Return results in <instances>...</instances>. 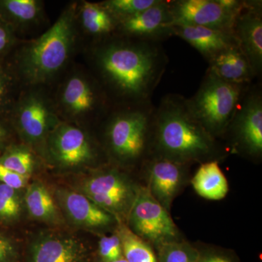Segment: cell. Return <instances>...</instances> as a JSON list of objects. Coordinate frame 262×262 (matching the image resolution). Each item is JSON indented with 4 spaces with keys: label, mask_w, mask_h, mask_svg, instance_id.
I'll list each match as a JSON object with an SVG mask.
<instances>
[{
    "label": "cell",
    "mask_w": 262,
    "mask_h": 262,
    "mask_svg": "<svg viewBox=\"0 0 262 262\" xmlns=\"http://www.w3.org/2000/svg\"><path fill=\"white\" fill-rule=\"evenodd\" d=\"M122 37L98 48V70L105 83L127 104L151 101L166 71L168 56L162 42Z\"/></svg>",
    "instance_id": "obj_1"
},
{
    "label": "cell",
    "mask_w": 262,
    "mask_h": 262,
    "mask_svg": "<svg viewBox=\"0 0 262 262\" xmlns=\"http://www.w3.org/2000/svg\"><path fill=\"white\" fill-rule=\"evenodd\" d=\"M153 155L183 164L218 160L220 147L193 115L187 98L165 95L155 112Z\"/></svg>",
    "instance_id": "obj_2"
},
{
    "label": "cell",
    "mask_w": 262,
    "mask_h": 262,
    "mask_svg": "<svg viewBox=\"0 0 262 262\" xmlns=\"http://www.w3.org/2000/svg\"><path fill=\"white\" fill-rule=\"evenodd\" d=\"M75 7L71 5L45 34L23 50L20 71L32 83L46 82L63 67L75 38Z\"/></svg>",
    "instance_id": "obj_3"
},
{
    "label": "cell",
    "mask_w": 262,
    "mask_h": 262,
    "mask_svg": "<svg viewBox=\"0 0 262 262\" xmlns=\"http://www.w3.org/2000/svg\"><path fill=\"white\" fill-rule=\"evenodd\" d=\"M156 106L151 101L117 110L106 127L110 153L122 163H135L152 150Z\"/></svg>",
    "instance_id": "obj_4"
},
{
    "label": "cell",
    "mask_w": 262,
    "mask_h": 262,
    "mask_svg": "<svg viewBox=\"0 0 262 262\" xmlns=\"http://www.w3.org/2000/svg\"><path fill=\"white\" fill-rule=\"evenodd\" d=\"M249 84L227 82L207 70L199 89L187 102L193 115L212 137L225 135Z\"/></svg>",
    "instance_id": "obj_5"
},
{
    "label": "cell",
    "mask_w": 262,
    "mask_h": 262,
    "mask_svg": "<svg viewBox=\"0 0 262 262\" xmlns=\"http://www.w3.org/2000/svg\"><path fill=\"white\" fill-rule=\"evenodd\" d=\"M139 188L126 174L116 168H106L82 179L78 192L122 223L128 218Z\"/></svg>",
    "instance_id": "obj_6"
},
{
    "label": "cell",
    "mask_w": 262,
    "mask_h": 262,
    "mask_svg": "<svg viewBox=\"0 0 262 262\" xmlns=\"http://www.w3.org/2000/svg\"><path fill=\"white\" fill-rule=\"evenodd\" d=\"M226 134L234 149L253 158L262 155L261 84L251 83L245 91Z\"/></svg>",
    "instance_id": "obj_7"
},
{
    "label": "cell",
    "mask_w": 262,
    "mask_h": 262,
    "mask_svg": "<svg viewBox=\"0 0 262 262\" xmlns=\"http://www.w3.org/2000/svg\"><path fill=\"white\" fill-rule=\"evenodd\" d=\"M130 230L146 243L160 245L179 241V232L169 212L140 187L127 218Z\"/></svg>",
    "instance_id": "obj_8"
},
{
    "label": "cell",
    "mask_w": 262,
    "mask_h": 262,
    "mask_svg": "<svg viewBox=\"0 0 262 262\" xmlns=\"http://www.w3.org/2000/svg\"><path fill=\"white\" fill-rule=\"evenodd\" d=\"M168 4L171 27L193 26L233 32L236 17L241 12L226 9L217 0H173Z\"/></svg>",
    "instance_id": "obj_9"
},
{
    "label": "cell",
    "mask_w": 262,
    "mask_h": 262,
    "mask_svg": "<svg viewBox=\"0 0 262 262\" xmlns=\"http://www.w3.org/2000/svg\"><path fill=\"white\" fill-rule=\"evenodd\" d=\"M168 0L159 3L129 18L119 20L117 33L122 37L162 42L172 37Z\"/></svg>",
    "instance_id": "obj_10"
},
{
    "label": "cell",
    "mask_w": 262,
    "mask_h": 262,
    "mask_svg": "<svg viewBox=\"0 0 262 262\" xmlns=\"http://www.w3.org/2000/svg\"><path fill=\"white\" fill-rule=\"evenodd\" d=\"M28 261L89 262V250L74 236L43 232L29 244Z\"/></svg>",
    "instance_id": "obj_11"
},
{
    "label": "cell",
    "mask_w": 262,
    "mask_h": 262,
    "mask_svg": "<svg viewBox=\"0 0 262 262\" xmlns=\"http://www.w3.org/2000/svg\"><path fill=\"white\" fill-rule=\"evenodd\" d=\"M233 34L256 77H259L262 73L261 1H245L244 8L236 17Z\"/></svg>",
    "instance_id": "obj_12"
},
{
    "label": "cell",
    "mask_w": 262,
    "mask_h": 262,
    "mask_svg": "<svg viewBox=\"0 0 262 262\" xmlns=\"http://www.w3.org/2000/svg\"><path fill=\"white\" fill-rule=\"evenodd\" d=\"M49 142L53 158L65 168L81 166L94 160V150L89 138L78 127L58 125L52 131Z\"/></svg>",
    "instance_id": "obj_13"
},
{
    "label": "cell",
    "mask_w": 262,
    "mask_h": 262,
    "mask_svg": "<svg viewBox=\"0 0 262 262\" xmlns=\"http://www.w3.org/2000/svg\"><path fill=\"white\" fill-rule=\"evenodd\" d=\"M56 196L66 216L76 226L89 229H103L118 222L113 215L80 192L58 188Z\"/></svg>",
    "instance_id": "obj_14"
},
{
    "label": "cell",
    "mask_w": 262,
    "mask_h": 262,
    "mask_svg": "<svg viewBox=\"0 0 262 262\" xmlns=\"http://www.w3.org/2000/svg\"><path fill=\"white\" fill-rule=\"evenodd\" d=\"M185 164L153 156L147 163L149 189L153 198L169 211L181 185Z\"/></svg>",
    "instance_id": "obj_15"
},
{
    "label": "cell",
    "mask_w": 262,
    "mask_h": 262,
    "mask_svg": "<svg viewBox=\"0 0 262 262\" xmlns=\"http://www.w3.org/2000/svg\"><path fill=\"white\" fill-rule=\"evenodd\" d=\"M171 28L173 36L189 43L208 62L227 48L239 46L232 32L193 26H174Z\"/></svg>",
    "instance_id": "obj_16"
},
{
    "label": "cell",
    "mask_w": 262,
    "mask_h": 262,
    "mask_svg": "<svg viewBox=\"0 0 262 262\" xmlns=\"http://www.w3.org/2000/svg\"><path fill=\"white\" fill-rule=\"evenodd\" d=\"M19 130L30 142L43 140L51 125V116L40 98L30 96L22 101L16 113Z\"/></svg>",
    "instance_id": "obj_17"
},
{
    "label": "cell",
    "mask_w": 262,
    "mask_h": 262,
    "mask_svg": "<svg viewBox=\"0 0 262 262\" xmlns=\"http://www.w3.org/2000/svg\"><path fill=\"white\" fill-rule=\"evenodd\" d=\"M208 63V70L227 82L251 84L256 78L251 63L239 46L221 52Z\"/></svg>",
    "instance_id": "obj_18"
},
{
    "label": "cell",
    "mask_w": 262,
    "mask_h": 262,
    "mask_svg": "<svg viewBox=\"0 0 262 262\" xmlns=\"http://www.w3.org/2000/svg\"><path fill=\"white\" fill-rule=\"evenodd\" d=\"M24 201L29 214L34 220L48 225H60L63 223L59 208L42 183L36 181L29 185Z\"/></svg>",
    "instance_id": "obj_19"
},
{
    "label": "cell",
    "mask_w": 262,
    "mask_h": 262,
    "mask_svg": "<svg viewBox=\"0 0 262 262\" xmlns=\"http://www.w3.org/2000/svg\"><path fill=\"white\" fill-rule=\"evenodd\" d=\"M192 184L200 196L211 201L223 199L229 191L228 182L218 160L202 163L192 178Z\"/></svg>",
    "instance_id": "obj_20"
},
{
    "label": "cell",
    "mask_w": 262,
    "mask_h": 262,
    "mask_svg": "<svg viewBox=\"0 0 262 262\" xmlns=\"http://www.w3.org/2000/svg\"><path fill=\"white\" fill-rule=\"evenodd\" d=\"M62 101L71 113L81 115L94 110L97 103V96L87 81L75 76L66 84Z\"/></svg>",
    "instance_id": "obj_21"
},
{
    "label": "cell",
    "mask_w": 262,
    "mask_h": 262,
    "mask_svg": "<svg viewBox=\"0 0 262 262\" xmlns=\"http://www.w3.org/2000/svg\"><path fill=\"white\" fill-rule=\"evenodd\" d=\"M84 29L98 37H111L117 33L118 20L101 3H84L81 8Z\"/></svg>",
    "instance_id": "obj_22"
},
{
    "label": "cell",
    "mask_w": 262,
    "mask_h": 262,
    "mask_svg": "<svg viewBox=\"0 0 262 262\" xmlns=\"http://www.w3.org/2000/svg\"><path fill=\"white\" fill-rule=\"evenodd\" d=\"M41 10L42 4L36 0H0V17L12 27L32 23Z\"/></svg>",
    "instance_id": "obj_23"
},
{
    "label": "cell",
    "mask_w": 262,
    "mask_h": 262,
    "mask_svg": "<svg viewBox=\"0 0 262 262\" xmlns=\"http://www.w3.org/2000/svg\"><path fill=\"white\" fill-rule=\"evenodd\" d=\"M121 241L122 254L127 262H158L148 243L120 223L117 232Z\"/></svg>",
    "instance_id": "obj_24"
},
{
    "label": "cell",
    "mask_w": 262,
    "mask_h": 262,
    "mask_svg": "<svg viewBox=\"0 0 262 262\" xmlns=\"http://www.w3.org/2000/svg\"><path fill=\"white\" fill-rule=\"evenodd\" d=\"M23 199L19 190L0 183V225H13L20 220Z\"/></svg>",
    "instance_id": "obj_25"
},
{
    "label": "cell",
    "mask_w": 262,
    "mask_h": 262,
    "mask_svg": "<svg viewBox=\"0 0 262 262\" xmlns=\"http://www.w3.org/2000/svg\"><path fill=\"white\" fill-rule=\"evenodd\" d=\"M157 248L158 262H198L199 251L187 243L172 241Z\"/></svg>",
    "instance_id": "obj_26"
},
{
    "label": "cell",
    "mask_w": 262,
    "mask_h": 262,
    "mask_svg": "<svg viewBox=\"0 0 262 262\" xmlns=\"http://www.w3.org/2000/svg\"><path fill=\"white\" fill-rule=\"evenodd\" d=\"M0 164L15 173L30 177L34 168V159L28 149L19 146L10 147L0 157Z\"/></svg>",
    "instance_id": "obj_27"
},
{
    "label": "cell",
    "mask_w": 262,
    "mask_h": 262,
    "mask_svg": "<svg viewBox=\"0 0 262 262\" xmlns=\"http://www.w3.org/2000/svg\"><path fill=\"white\" fill-rule=\"evenodd\" d=\"M160 0H108L101 3L117 19L129 18L159 3Z\"/></svg>",
    "instance_id": "obj_28"
},
{
    "label": "cell",
    "mask_w": 262,
    "mask_h": 262,
    "mask_svg": "<svg viewBox=\"0 0 262 262\" xmlns=\"http://www.w3.org/2000/svg\"><path fill=\"white\" fill-rule=\"evenodd\" d=\"M98 255L102 262H110L123 257L121 241L117 233L103 236L98 242Z\"/></svg>",
    "instance_id": "obj_29"
},
{
    "label": "cell",
    "mask_w": 262,
    "mask_h": 262,
    "mask_svg": "<svg viewBox=\"0 0 262 262\" xmlns=\"http://www.w3.org/2000/svg\"><path fill=\"white\" fill-rule=\"evenodd\" d=\"M20 251L17 244L0 232V262H19Z\"/></svg>",
    "instance_id": "obj_30"
},
{
    "label": "cell",
    "mask_w": 262,
    "mask_h": 262,
    "mask_svg": "<svg viewBox=\"0 0 262 262\" xmlns=\"http://www.w3.org/2000/svg\"><path fill=\"white\" fill-rule=\"evenodd\" d=\"M29 177L20 175L5 168L0 164V183L13 189L20 190L27 186Z\"/></svg>",
    "instance_id": "obj_31"
},
{
    "label": "cell",
    "mask_w": 262,
    "mask_h": 262,
    "mask_svg": "<svg viewBox=\"0 0 262 262\" xmlns=\"http://www.w3.org/2000/svg\"><path fill=\"white\" fill-rule=\"evenodd\" d=\"M14 42L13 27L0 17V59L11 49Z\"/></svg>",
    "instance_id": "obj_32"
},
{
    "label": "cell",
    "mask_w": 262,
    "mask_h": 262,
    "mask_svg": "<svg viewBox=\"0 0 262 262\" xmlns=\"http://www.w3.org/2000/svg\"><path fill=\"white\" fill-rule=\"evenodd\" d=\"M10 81L0 66V110H3L9 101Z\"/></svg>",
    "instance_id": "obj_33"
},
{
    "label": "cell",
    "mask_w": 262,
    "mask_h": 262,
    "mask_svg": "<svg viewBox=\"0 0 262 262\" xmlns=\"http://www.w3.org/2000/svg\"><path fill=\"white\" fill-rule=\"evenodd\" d=\"M198 262H234L230 256L219 251H206L200 253Z\"/></svg>",
    "instance_id": "obj_34"
},
{
    "label": "cell",
    "mask_w": 262,
    "mask_h": 262,
    "mask_svg": "<svg viewBox=\"0 0 262 262\" xmlns=\"http://www.w3.org/2000/svg\"><path fill=\"white\" fill-rule=\"evenodd\" d=\"M7 138H8V132H7L4 125L0 122V149L5 146Z\"/></svg>",
    "instance_id": "obj_35"
},
{
    "label": "cell",
    "mask_w": 262,
    "mask_h": 262,
    "mask_svg": "<svg viewBox=\"0 0 262 262\" xmlns=\"http://www.w3.org/2000/svg\"><path fill=\"white\" fill-rule=\"evenodd\" d=\"M110 262H127V260L125 259V258L122 257V258H119V259L115 260V261H110Z\"/></svg>",
    "instance_id": "obj_36"
}]
</instances>
